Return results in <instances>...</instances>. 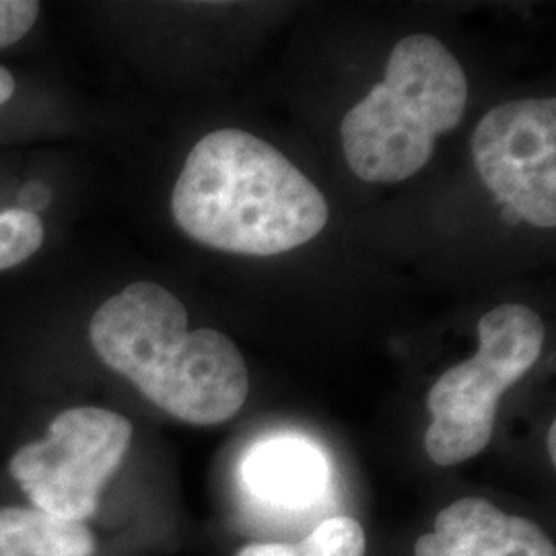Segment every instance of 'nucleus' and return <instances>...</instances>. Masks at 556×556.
Listing matches in <instances>:
<instances>
[{
    "mask_svg": "<svg viewBox=\"0 0 556 556\" xmlns=\"http://www.w3.org/2000/svg\"><path fill=\"white\" fill-rule=\"evenodd\" d=\"M96 538L80 521L36 507H0V556H93Z\"/></svg>",
    "mask_w": 556,
    "mask_h": 556,
    "instance_id": "9",
    "label": "nucleus"
},
{
    "mask_svg": "<svg viewBox=\"0 0 556 556\" xmlns=\"http://www.w3.org/2000/svg\"><path fill=\"white\" fill-rule=\"evenodd\" d=\"M13 93H15V79L4 66H0V105L11 100Z\"/></svg>",
    "mask_w": 556,
    "mask_h": 556,
    "instance_id": "15",
    "label": "nucleus"
},
{
    "mask_svg": "<svg viewBox=\"0 0 556 556\" xmlns=\"http://www.w3.org/2000/svg\"><path fill=\"white\" fill-rule=\"evenodd\" d=\"M365 530L353 517H330L299 544L293 556H365Z\"/></svg>",
    "mask_w": 556,
    "mask_h": 556,
    "instance_id": "10",
    "label": "nucleus"
},
{
    "mask_svg": "<svg viewBox=\"0 0 556 556\" xmlns=\"http://www.w3.org/2000/svg\"><path fill=\"white\" fill-rule=\"evenodd\" d=\"M472 155L489 190L519 219L556 225V101L493 108L475 130Z\"/></svg>",
    "mask_w": 556,
    "mask_h": 556,
    "instance_id": "6",
    "label": "nucleus"
},
{
    "mask_svg": "<svg viewBox=\"0 0 556 556\" xmlns=\"http://www.w3.org/2000/svg\"><path fill=\"white\" fill-rule=\"evenodd\" d=\"M544 321L521 303H505L478 321L477 355L447 369L433 383L425 447L438 466L478 456L495 433L501 396L536 363Z\"/></svg>",
    "mask_w": 556,
    "mask_h": 556,
    "instance_id": "4",
    "label": "nucleus"
},
{
    "mask_svg": "<svg viewBox=\"0 0 556 556\" xmlns=\"http://www.w3.org/2000/svg\"><path fill=\"white\" fill-rule=\"evenodd\" d=\"M52 200V192L50 188L43 184V181H27L20 192V206L21 211L25 213H31V215H38L40 211H43Z\"/></svg>",
    "mask_w": 556,
    "mask_h": 556,
    "instance_id": "13",
    "label": "nucleus"
},
{
    "mask_svg": "<svg viewBox=\"0 0 556 556\" xmlns=\"http://www.w3.org/2000/svg\"><path fill=\"white\" fill-rule=\"evenodd\" d=\"M243 480L256 497L298 507L321 495L328 466L318 450L303 439H268L245 457Z\"/></svg>",
    "mask_w": 556,
    "mask_h": 556,
    "instance_id": "8",
    "label": "nucleus"
},
{
    "mask_svg": "<svg viewBox=\"0 0 556 556\" xmlns=\"http://www.w3.org/2000/svg\"><path fill=\"white\" fill-rule=\"evenodd\" d=\"M236 556H293V544L254 542L243 546Z\"/></svg>",
    "mask_w": 556,
    "mask_h": 556,
    "instance_id": "14",
    "label": "nucleus"
},
{
    "mask_svg": "<svg viewBox=\"0 0 556 556\" xmlns=\"http://www.w3.org/2000/svg\"><path fill=\"white\" fill-rule=\"evenodd\" d=\"M132 441V425L118 413L77 406L50 422L48 435L23 445L9 472L36 509L85 521L96 514L105 482L116 475Z\"/></svg>",
    "mask_w": 556,
    "mask_h": 556,
    "instance_id": "5",
    "label": "nucleus"
},
{
    "mask_svg": "<svg viewBox=\"0 0 556 556\" xmlns=\"http://www.w3.org/2000/svg\"><path fill=\"white\" fill-rule=\"evenodd\" d=\"M172 213L200 243L277 256L312 241L330 208L318 186L266 140L238 128L200 139L179 174Z\"/></svg>",
    "mask_w": 556,
    "mask_h": 556,
    "instance_id": "1",
    "label": "nucleus"
},
{
    "mask_svg": "<svg viewBox=\"0 0 556 556\" xmlns=\"http://www.w3.org/2000/svg\"><path fill=\"white\" fill-rule=\"evenodd\" d=\"M466 101V73L438 38L397 41L383 80L342 119L349 167L371 184L413 178L431 160L439 135L462 122Z\"/></svg>",
    "mask_w": 556,
    "mask_h": 556,
    "instance_id": "3",
    "label": "nucleus"
},
{
    "mask_svg": "<svg viewBox=\"0 0 556 556\" xmlns=\"http://www.w3.org/2000/svg\"><path fill=\"white\" fill-rule=\"evenodd\" d=\"M415 556H556L534 521L507 516L484 498H459L435 517L415 544Z\"/></svg>",
    "mask_w": 556,
    "mask_h": 556,
    "instance_id": "7",
    "label": "nucleus"
},
{
    "mask_svg": "<svg viewBox=\"0 0 556 556\" xmlns=\"http://www.w3.org/2000/svg\"><path fill=\"white\" fill-rule=\"evenodd\" d=\"M43 243V223L21 208L0 213V270L31 258Z\"/></svg>",
    "mask_w": 556,
    "mask_h": 556,
    "instance_id": "11",
    "label": "nucleus"
},
{
    "mask_svg": "<svg viewBox=\"0 0 556 556\" xmlns=\"http://www.w3.org/2000/svg\"><path fill=\"white\" fill-rule=\"evenodd\" d=\"M40 15V2L0 0V48H7L29 34Z\"/></svg>",
    "mask_w": 556,
    "mask_h": 556,
    "instance_id": "12",
    "label": "nucleus"
},
{
    "mask_svg": "<svg viewBox=\"0 0 556 556\" xmlns=\"http://www.w3.org/2000/svg\"><path fill=\"white\" fill-rule=\"evenodd\" d=\"M548 452H551L553 464H556V422L551 425V431H548Z\"/></svg>",
    "mask_w": 556,
    "mask_h": 556,
    "instance_id": "16",
    "label": "nucleus"
},
{
    "mask_svg": "<svg viewBox=\"0 0 556 556\" xmlns=\"http://www.w3.org/2000/svg\"><path fill=\"white\" fill-rule=\"evenodd\" d=\"M98 357L163 413L190 425L236 417L248 392L245 361L217 330H188L184 303L155 282H132L89 324Z\"/></svg>",
    "mask_w": 556,
    "mask_h": 556,
    "instance_id": "2",
    "label": "nucleus"
}]
</instances>
